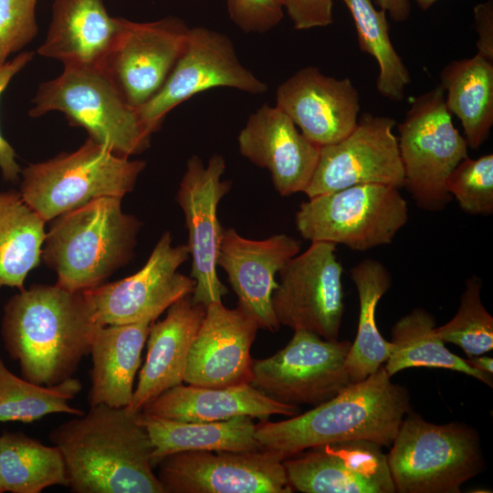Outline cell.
<instances>
[{
	"mask_svg": "<svg viewBox=\"0 0 493 493\" xmlns=\"http://www.w3.org/2000/svg\"><path fill=\"white\" fill-rule=\"evenodd\" d=\"M100 325L85 291L37 284L6 301L1 336L24 379L54 385L72 377L89 354Z\"/></svg>",
	"mask_w": 493,
	"mask_h": 493,
	"instance_id": "cell-1",
	"label": "cell"
},
{
	"mask_svg": "<svg viewBox=\"0 0 493 493\" xmlns=\"http://www.w3.org/2000/svg\"><path fill=\"white\" fill-rule=\"evenodd\" d=\"M139 414L126 407L91 405L49 433V440L62 453L71 491L163 493L152 466V445Z\"/></svg>",
	"mask_w": 493,
	"mask_h": 493,
	"instance_id": "cell-2",
	"label": "cell"
},
{
	"mask_svg": "<svg viewBox=\"0 0 493 493\" xmlns=\"http://www.w3.org/2000/svg\"><path fill=\"white\" fill-rule=\"evenodd\" d=\"M409 412L408 390L392 383L382 365L304 414L278 422L261 420L255 435L261 448L285 459L314 446L353 439L390 446Z\"/></svg>",
	"mask_w": 493,
	"mask_h": 493,
	"instance_id": "cell-3",
	"label": "cell"
},
{
	"mask_svg": "<svg viewBox=\"0 0 493 493\" xmlns=\"http://www.w3.org/2000/svg\"><path fill=\"white\" fill-rule=\"evenodd\" d=\"M121 199L96 198L53 219L41 259L56 272L57 285L89 290L129 263L142 224L123 212Z\"/></svg>",
	"mask_w": 493,
	"mask_h": 493,
	"instance_id": "cell-4",
	"label": "cell"
},
{
	"mask_svg": "<svg viewBox=\"0 0 493 493\" xmlns=\"http://www.w3.org/2000/svg\"><path fill=\"white\" fill-rule=\"evenodd\" d=\"M386 455L399 493H459L484 467L477 432L452 422L436 425L408 413Z\"/></svg>",
	"mask_w": 493,
	"mask_h": 493,
	"instance_id": "cell-5",
	"label": "cell"
},
{
	"mask_svg": "<svg viewBox=\"0 0 493 493\" xmlns=\"http://www.w3.org/2000/svg\"><path fill=\"white\" fill-rule=\"evenodd\" d=\"M62 112L70 125L114 153L130 157L150 146L151 134L137 109L124 100L97 67L68 66L57 78L39 84L28 114L33 118Z\"/></svg>",
	"mask_w": 493,
	"mask_h": 493,
	"instance_id": "cell-6",
	"label": "cell"
},
{
	"mask_svg": "<svg viewBox=\"0 0 493 493\" xmlns=\"http://www.w3.org/2000/svg\"><path fill=\"white\" fill-rule=\"evenodd\" d=\"M145 165L88 138L71 152L27 165L21 171L19 193L47 222L96 198H122Z\"/></svg>",
	"mask_w": 493,
	"mask_h": 493,
	"instance_id": "cell-7",
	"label": "cell"
},
{
	"mask_svg": "<svg viewBox=\"0 0 493 493\" xmlns=\"http://www.w3.org/2000/svg\"><path fill=\"white\" fill-rule=\"evenodd\" d=\"M399 190L363 184L309 198L296 213V227L310 242L341 244L355 251L388 245L409 219Z\"/></svg>",
	"mask_w": 493,
	"mask_h": 493,
	"instance_id": "cell-8",
	"label": "cell"
},
{
	"mask_svg": "<svg viewBox=\"0 0 493 493\" xmlns=\"http://www.w3.org/2000/svg\"><path fill=\"white\" fill-rule=\"evenodd\" d=\"M398 132L404 187L421 209L443 210L452 200L446 181L468 156V146L452 122L440 85L414 100Z\"/></svg>",
	"mask_w": 493,
	"mask_h": 493,
	"instance_id": "cell-9",
	"label": "cell"
},
{
	"mask_svg": "<svg viewBox=\"0 0 493 493\" xmlns=\"http://www.w3.org/2000/svg\"><path fill=\"white\" fill-rule=\"evenodd\" d=\"M351 344L294 330L283 349L253 361L250 384L282 404L319 405L351 383L345 366Z\"/></svg>",
	"mask_w": 493,
	"mask_h": 493,
	"instance_id": "cell-10",
	"label": "cell"
},
{
	"mask_svg": "<svg viewBox=\"0 0 493 493\" xmlns=\"http://www.w3.org/2000/svg\"><path fill=\"white\" fill-rule=\"evenodd\" d=\"M220 87L255 95L265 93L268 88L240 62L227 36L205 26L190 27L182 54L163 86L137 112L152 134L179 104Z\"/></svg>",
	"mask_w": 493,
	"mask_h": 493,
	"instance_id": "cell-11",
	"label": "cell"
},
{
	"mask_svg": "<svg viewBox=\"0 0 493 493\" xmlns=\"http://www.w3.org/2000/svg\"><path fill=\"white\" fill-rule=\"evenodd\" d=\"M336 246L315 241L279 270L272 308L280 325L338 340L344 313L341 276Z\"/></svg>",
	"mask_w": 493,
	"mask_h": 493,
	"instance_id": "cell-12",
	"label": "cell"
},
{
	"mask_svg": "<svg viewBox=\"0 0 493 493\" xmlns=\"http://www.w3.org/2000/svg\"><path fill=\"white\" fill-rule=\"evenodd\" d=\"M285 457L249 451H183L157 466L163 493H291Z\"/></svg>",
	"mask_w": 493,
	"mask_h": 493,
	"instance_id": "cell-13",
	"label": "cell"
},
{
	"mask_svg": "<svg viewBox=\"0 0 493 493\" xmlns=\"http://www.w3.org/2000/svg\"><path fill=\"white\" fill-rule=\"evenodd\" d=\"M189 255L187 245L173 246L170 232L163 233L138 272L85 291L97 321H155L172 304L193 293L194 279L177 271Z\"/></svg>",
	"mask_w": 493,
	"mask_h": 493,
	"instance_id": "cell-14",
	"label": "cell"
},
{
	"mask_svg": "<svg viewBox=\"0 0 493 493\" xmlns=\"http://www.w3.org/2000/svg\"><path fill=\"white\" fill-rule=\"evenodd\" d=\"M395 120L363 113L342 140L320 147L319 161L308 187L309 198L363 184L404 187V170Z\"/></svg>",
	"mask_w": 493,
	"mask_h": 493,
	"instance_id": "cell-15",
	"label": "cell"
},
{
	"mask_svg": "<svg viewBox=\"0 0 493 493\" xmlns=\"http://www.w3.org/2000/svg\"><path fill=\"white\" fill-rule=\"evenodd\" d=\"M226 170L223 156L214 154L206 164L197 155L189 158L180 182L177 201L184 211L188 230L187 246L192 256L191 278L195 281L192 301L205 307L222 302L228 293L216 272L223 227L217 217L220 200L230 189L222 180Z\"/></svg>",
	"mask_w": 493,
	"mask_h": 493,
	"instance_id": "cell-16",
	"label": "cell"
},
{
	"mask_svg": "<svg viewBox=\"0 0 493 493\" xmlns=\"http://www.w3.org/2000/svg\"><path fill=\"white\" fill-rule=\"evenodd\" d=\"M189 30L175 16L144 23L123 18L121 35L100 68L128 104L138 109L163 86L182 54Z\"/></svg>",
	"mask_w": 493,
	"mask_h": 493,
	"instance_id": "cell-17",
	"label": "cell"
},
{
	"mask_svg": "<svg viewBox=\"0 0 493 493\" xmlns=\"http://www.w3.org/2000/svg\"><path fill=\"white\" fill-rule=\"evenodd\" d=\"M288 482L303 493H393L386 455L353 439L306 449L283 460Z\"/></svg>",
	"mask_w": 493,
	"mask_h": 493,
	"instance_id": "cell-18",
	"label": "cell"
},
{
	"mask_svg": "<svg viewBox=\"0 0 493 493\" xmlns=\"http://www.w3.org/2000/svg\"><path fill=\"white\" fill-rule=\"evenodd\" d=\"M258 329L256 319L239 307L210 303L190 349L184 382L205 387L250 383V349Z\"/></svg>",
	"mask_w": 493,
	"mask_h": 493,
	"instance_id": "cell-19",
	"label": "cell"
},
{
	"mask_svg": "<svg viewBox=\"0 0 493 493\" xmlns=\"http://www.w3.org/2000/svg\"><path fill=\"white\" fill-rule=\"evenodd\" d=\"M299 250L300 242L285 234L253 240L234 228L223 229L217 266L227 274L237 296V307L254 317L259 328L278 330L280 324L272 308V295L278 287L275 278Z\"/></svg>",
	"mask_w": 493,
	"mask_h": 493,
	"instance_id": "cell-20",
	"label": "cell"
},
{
	"mask_svg": "<svg viewBox=\"0 0 493 493\" xmlns=\"http://www.w3.org/2000/svg\"><path fill=\"white\" fill-rule=\"evenodd\" d=\"M276 106L307 139L322 147L342 140L355 128L360 97L349 78L338 79L306 67L278 87Z\"/></svg>",
	"mask_w": 493,
	"mask_h": 493,
	"instance_id": "cell-21",
	"label": "cell"
},
{
	"mask_svg": "<svg viewBox=\"0 0 493 493\" xmlns=\"http://www.w3.org/2000/svg\"><path fill=\"white\" fill-rule=\"evenodd\" d=\"M239 152L269 171L282 196L304 192L315 172L320 147L307 139L278 106L263 104L237 136Z\"/></svg>",
	"mask_w": 493,
	"mask_h": 493,
	"instance_id": "cell-22",
	"label": "cell"
},
{
	"mask_svg": "<svg viewBox=\"0 0 493 493\" xmlns=\"http://www.w3.org/2000/svg\"><path fill=\"white\" fill-rule=\"evenodd\" d=\"M205 308L185 296L167 309L166 317L151 324L145 362L128 408L142 409L164 391L181 384L188 354L196 337Z\"/></svg>",
	"mask_w": 493,
	"mask_h": 493,
	"instance_id": "cell-23",
	"label": "cell"
},
{
	"mask_svg": "<svg viewBox=\"0 0 493 493\" xmlns=\"http://www.w3.org/2000/svg\"><path fill=\"white\" fill-rule=\"evenodd\" d=\"M123 18L110 16L103 0H54L51 22L38 55L64 67L100 68L115 46Z\"/></svg>",
	"mask_w": 493,
	"mask_h": 493,
	"instance_id": "cell-24",
	"label": "cell"
},
{
	"mask_svg": "<svg viewBox=\"0 0 493 493\" xmlns=\"http://www.w3.org/2000/svg\"><path fill=\"white\" fill-rule=\"evenodd\" d=\"M142 413L184 422H215L237 416L267 419L272 414L295 416L299 406L275 401L250 383L230 387L193 384L173 386L142 409Z\"/></svg>",
	"mask_w": 493,
	"mask_h": 493,
	"instance_id": "cell-25",
	"label": "cell"
},
{
	"mask_svg": "<svg viewBox=\"0 0 493 493\" xmlns=\"http://www.w3.org/2000/svg\"><path fill=\"white\" fill-rule=\"evenodd\" d=\"M152 322L97 328L89 350L92 362L89 406L104 404L121 408L130 405L142 351Z\"/></svg>",
	"mask_w": 493,
	"mask_h": 493,
	"instance_id": "cell-26",
	"label": "cell"
},
{
	"mask_svg": "<svg viewBox=\"0 0 493 493\" xmlns=\"http://www.w3.org/2000/svg\"><path fill=\"white\" fill-rule=\"evenodd\" d=\"M139 420L152 445V466L183 451H249L261 448L249 416L215 422H184L142 413Z\"/></svg>",
	"mask_w": 493,
	"mask_h": 493,
	"instance_id": "cell-27",
	"label": "cell"
},
{
	"mask_svg": "<svg viewBox=\"0 0 493 493\" xmlns=\"http://www.w3.org/2000/svg\"><path fill=\"white\" fill-rule=\"evenodd\" d=\"M450 114L461 121L467 146L478 149L493 125V61L478 55L454 60L440 73Z\"/></svg>",
	"mask_w": 493,
	"mask_h": 493,
	"instance_id": "cell-28",
	"label": "cell"
},
{
	"mask_svg": "<svg viewBox=\"0 0 493 493\" xmlns=\"http://www.w3.org/2000/svg\"><path fill=\"white\" fill-rule=\"evenodd\" d=\"M353 281L360 303L355 340L346 357V370L351 383L364 380L376 372L389 358L392 342L381 335L376 325V307L392 285L386 267L373 258H365L352 267Z\"/></svg>",
	"mask_w": 493,
	"mask_h": 493,
	"instance_id": "cell-29",
	"label": "cell"
},
{
	"mask_svg": "<svg viewBox=\"0 0 493 493\" xmlns=\"http://www.w3.org/2000/svg\"><path fill=\"white\" fill-rule=\"evenodd\" d=\"M45 224L19 192H0V288H25L41 261Z\"/></svg>",
	"mask_w": 493,
	"mask_h": 493,
	"instance_id": "cell-30",
	"label": "cell"
},
{
	"mask_svg": "<svg viewBox=\"0 0 493 493\" xmlns=\"http://www.w3.org/2000/svg\"><path fill=\"white\" fill-rule=\"evenodd\" d=\"M432 314L415 308L392 328V351L383 365L390 377L406 368H442L463 372L493 386L491 374L473 368L467 360L451 352L435 331Z\"/></svg>",
	"mask_w": 493,
	"mask_h": 493,
	"instance_id": "cell-31",
	"label": "cell"
},
{
	"mask_svg": "<svg viewBox=\"0 0 493 493\" xmlns=\"http://www.w3.org/2000/svg\"><path fill=\"white\" fill-rule=\"evenodd\" d=\"M0 473L5 492L40 493L51 486L68 487L59 448L46 446L22 432L1 434Z\"/></svg>",
	"mask_w": 493,
	"mask_h": 493,
	"instance_id": "cell-32",
	"label": "cell"
},
{
	"mask_svg": "<svg viewBox=\"0 0 493 493\" xmlns=\"http://www.w3.org/2000/svg\"><path fill=\"white\" fill-rule=\"evenodd\" d=\"M81 388L79 380L74 377L54 385L20 378L0 357V423H32L54 413L82 415L85 412L69 405Z\"/></svg>",
	"mask_w": 493,
	"mask_h": 493,
	"instance_id": "cell-33",
	"label": "cell"
},
{
	"mask_svg": "<svg viewBox=\"0 0 493 493\" xmlns=\"http://www.w3.org/2000/svg\"><path fill=\"white\" fill-rule=\"evenodd\" d=\"M341 1L353 18L361 50L373 57L378 63V92L385 99L403 100L411 76L392 44L387 13L376 9L372 0Z\"/></svg>",
	"mask_w": 493,
	"mask_h": 493,
	"instance_id": "cell-34",
	"label": "cell"
},
{
	"mask_svg": "<svg viewBox=\"0 0 493 493\" xmlns=\"http://www.w3.org/2000/svg\"><path fill=\"white\" fill-rule=\"evenodd\" d=\"M481 287L477 276L467 278L456 313L446 324L435 327L444 342L457 345L468 358L493 349V318L482 303Z\"/></svg>",
	"mask_w": 493,
	"mask_h": 493,
	"instance_id": "cell-35",
	"label": "cell"
},
{
	"mask_svg": "<svg viewBox=\"0 0 493 493\" xmlns=\"http://www.w3.org/2000/svg\"><path fill=\"white\" fill-rule=\"evenodd\" d=\"M447 193L467 214L489 215L493 213V154L463 159L446 181Z\"/></svg>",
	"mask_w": 493,
	"mask_h": 493,
	"instance_id": "cell-36",
	"label": "cell"
},
{
	"mask_svg": "<svg viewBox=\"0 0 493 493\" xmlns=\"http://www.w3.org/2000/svg\"><path fill=\"white\" fill-rule=\"evenodd\" d=\"M37 0H0V67L37 34Z\"/></svg>",
	"mask_w": 493,
	"mask_h": 493,
	"instance_id": "cell-37",
	"label": "cell"
},
{
	"mask_svg": "<svg viewBox=\"0 0 493 493\" xmlns=\"http://www.w3.org/2000/svg\"><path fill=\"white\" fill-rule=\"evenodd\" d=\"M226 5L230 20L246 34L271 30L284 15L282 0H227Z\"/></svg>",
	"mask_w": 493,
	"mask_h": 493,
	"instance_id": "cell-38",
	"label": "cell"
},
{
	"mask_svg": "<svg viewBox=\"0 0 493 493\" xmlns=\"http://www.w3.org/2000/svg\"><path fill=\"white\" fill-rule=\"evenodd\" d=\"M34 58V52H22L12 60L0 67V96L11 79L20 72ZM0 171L5 181L16 183L20 180L22 169L16 162V154L12 145L0 131Z\"/></svg>",
	"mask_w": 493,
	"mask_h": 493,
	"instance_id": "cell-39",
	"label": "cell"
},
{
	"mask_svg": "<svg viewBox=\"0 0 493 493\" xmlns=\"http://www.w3.org/2000/svg\"><path fill=\"white\" fill-rule=\"evenodd\" d=\"M294 28L306 30L333 23V0H282Z\"/></svg>",
	"mask_w": 493,
	"mask_h": 493,
	"instance_id": "cell-40",
	"label": "cell"
},
{
	"mask_svg": "<svg viewBox=\"0 0 493 493\" xmlns=\"http://www.w3.org/2000/svg\"><path fill=\"white\" fill-rule=\"evenodd\" d=\"M475 27L478 34L477 54L493 61V1L474 7Z\"/></svg>",
	"mask_w": 493,
	"mask_h": 493,
	"instance_id": "cell-41",
	"label": "cell"
},
{
	"mask_svg": "<svg viewBox=\"0 0 493 493\" xmlns=\"http://www.w3.org/2000/svg\"><path fill=\"white\" fill-rule=\"evenodd\" d=\"M374 3L396 22H404L410 16L409 0H374Z\"/></svg>",
	"mask_w": 493,
	"mask_h": 493,
	"instance_id": "cell-42",
	"label": "cell"
},
{
	"mask_svg": "<svg viewBox=\"0 0 493 493\" xmlns=\"http://www.w3.org/2000/svg\"><path fill=\"white\" fill-rule=\"evenodd\" d=\"M467 362L471 365L473 368L491 374L493 373V359L488 356H473L469 357Z\"/></svg>",
	"mask_w": 493,
	"mask_h": 493,
	"instance_id": "cell-43",
	"label": "cell"
},
{
	"mask_svg": "<svg viewBox=\"0 0 493 493\" xmlns=\"http://www.w3.org/2000/svg\"><path fill=\"white\" fill-rule=\"evenodd\" d=\"M422 10H426L432 6L437 0H414Z\"/></svg>",
	"mask_w": 493,
	"mask_h": 493,
	"instance_id": "cell-44",
	"label": "cell"
},
{
	"mask_svg": "<svg viewBox=\"0 0 493 493\" xmlns=\"http://www.w3.org/2000/svg\"><path fill=\"white\" fill-rule=\"evenodd\" d=\"M4 492H5V490H4V488H3L1 473H0V493H4Z\"/></svg>",
	"mask_w": 493,
	"mask_h": 493,
	"instance_id": "cell-45",
	"label": "cell"
}]
</instances>
